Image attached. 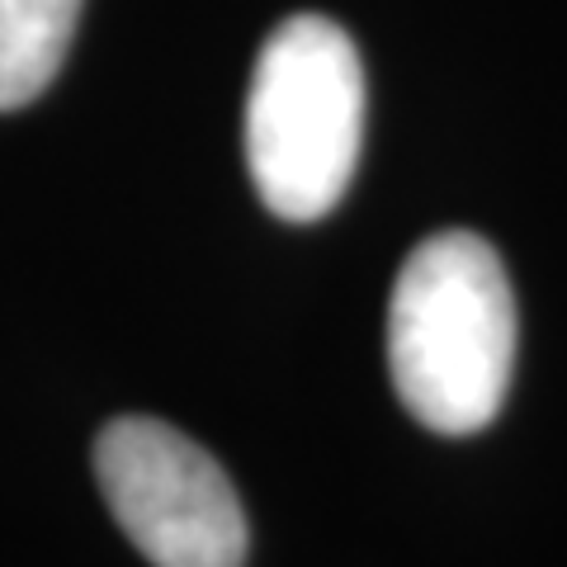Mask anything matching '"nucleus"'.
I'll return each mask as SVG.
<instances>
[{
  "label": "nucleus",
  "mask_w": 567,
  "mask_h": 567,
  "mask_svg": "<svg viewBox=\"0 0 567 567\" xmlns=\"http://www.w3.org/2000/svg\"><path fill=\"white\" fill-rule=\"evenodd\" d=\"M364 142V66L327 14H289L265 39L246 95V166L284 223L341 204Z\"/></svg>",
  "instance_id": "2"
},
{
  "label": "nucleus",
  "mask_w": 567,
  "mask_h": 567,
  "mask_svg": "<svg viewBox=\"0 0 567 567\" xmlns=\"http://www.w3.org/2000/svg\"><path fill=\"white\" fill-rule=\"evenodd\" d=\"M95 477L118 529L156 567H246L241 496L199 440L156 416H118L95 440Z\"/></svg>",
  "instance_id": "3"
},
{
  "label": "nucleus",
  "mask_w": 567,
  "mask_h": 567,
  "mask_svg": "<svg viewBox=\"0 0 567 567\" xmlns=\"http://www.w3.org/2000/svg\"><path fill=\"white\" fill-rule=\"evenodd\" d=\"M516 293L492 241L435 233L402 260L388 298V374L435 435L496 421L516 369Z\"/></svg>",
  "instance_id": "1"
},
{
  "label": "nucleus",
  "mask_w": 567,
  "mask_h": 567,
  "mask_svg": "<svg viewBox=\"0 0 567 567\" xmlns=\"http://www.w3.org/2000/svg\"><path fill=\"white\" fill-rule=\"evenodd\" d=\"M81 0H0V110L33 104L66 62Z\"/></svg>",
  "instance_id": "4"
}]
</instances>
